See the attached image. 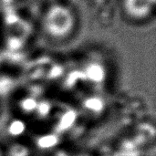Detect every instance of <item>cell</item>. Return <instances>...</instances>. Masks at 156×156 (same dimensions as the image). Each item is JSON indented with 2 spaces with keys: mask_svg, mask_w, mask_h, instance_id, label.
Here are the masks:
<instances>
[{
  "mask_svg": "<svg viewBox=\"0 0 156 156\" xmlns=\"http://www.w3.org/2000/svg\"><path fill=\"white\" fill-rule=\"evenodd\" d=\"M156 0H122L124 15L131 20L142 22L150 18L154 13Z\"/></svg>",
  "mask_w": 156,
  "mask_h": 156,
  "instance_id": "cell-2",
  "label": "cell"
},
{
  "mask_svg": "<svg viewBox=\"0 0 156 156\" xmlns=\"http://www.w3.org/2000/svg\"><path fill=\"white\" fill-rule=\"evenodd\" d=\"M76 156H88V155H83V154H80V155H76Z\"/></svg>",
  "mask_w": 156,
  "mask_h": 156,
  "instance_id": "cell-5",
  "label": "cell"
},
{
  "mask_svg": "<svg viewBox=\"0 0 156 156\" xmlns=\"http://www.w3.org/2000/svg\"><path fill=\"white\" fill-rule=\"evenodd\" d=\"M40 26L48 38L62 41L69 38L75 31L77 16L74 9L68 4L52 2L43 12Z\"/></svg>",
  "mask_w": 156,
  "mask_h": 156,
  "instance_id": "cell-1",
  "label": "cell"
},
{
  "mask_svg": "<svg viewBox=\"0 0 156 156\" xmlns=\"http://www.w3.org/2000/svg\"><path fill=\"white\" fill-rule=\"evenodd\" d=\"M7 156H30V150L23 144H14L8 147Z\"/></svg>",
  "mask_w": 156,
  "mask_h": 156,
  "instance_id": "cell-3",
  "label": "cell"
},
{
  "mask_svg": "<svg viewBox=\"0 0 156 156\" xmlns=\"http://www.w3.org/2000/svg\"><path fill=\"white\" fill-rule=\"evenodd\" d=\"M47 1H51V3H52V2H56V1H58V0H47Z\"/></svg>",
  "mask_w": 156,
  "mask_h": 156,
  "instance_id": "cell-4",
  "label": "cell"
}]
</instances>
